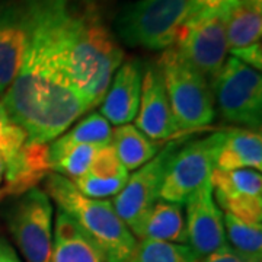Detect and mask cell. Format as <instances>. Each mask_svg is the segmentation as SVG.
I'll return each instance as SVG.
<instances>
[{"instance_id":"cell-1","label":"cell","mask_w":262,"mask_h":262,"mask_svg":"<svg viewBox=\"0 0 262 262\" xmlns=\"http://www.w3.org/2000/svg\"><path fill=\"white\" fill-rule=\"evenodd\" d=\"M20 3L27 16V46L2 103L27 133L28 143L48 144L89 111L70 66L79 8L72 0Z\"/></svg>"},{"instance_id":"cell-2","label":"cell","mask_w":262,"mask_h":262,"mask_svg":"<svg viewBox=\"0 0 262 262\" xmlns=\"http://www.w3.org/2000/svg\"><path fill=\"white\" fill-rule=\"evenodd\" d=\"M122 61V48L94 6L79 8L70 66L76 88L89 111L101 105Z\"/></svg>"},{"instance_id":"cell-3","label":"cell","mask_w":262,"mask_h":262,"mask_svg":"<svg viewBox=\"0 0 262 262\" xmlns=\"http://www.w3.org/2000/svg\"><path fill=\"white\" fill-rule=\"evenodd\" d=\"M47 195L64 213L73 217L95 244L101 248L106 262H131L137 239L117 214L113 203L83 195L70 179L58 173L46 178Z\"/></svg>"},{"instance_id":"cell-4","label":"cell","mask_w":262,"mask_h":262,"mask_svg":"<svg viewBox=\"0 0 262 262\" xmlns=\"http://www.w3.org/2000/svg\"><path fill=\"white\" fill-rule=\"evenodd\" d=\"M188 18V0H137L122 8L114 22L130 47L165 51L173 47Z\"/></svg>"},{"instance_id":"cell-5","label":"cell","mask_w":262,"mask_h":262,"mask_svg":"<svg viewBox=\"0 0 262 262\" xmlns=\"http://www.w3.org/2000/svg\"><path fill=\"white\" fill-rule=\"evenodd\" d=\"M158 66L179 131L195 130L211 124L215 117L214 101L206 77L188 63L177 47L165 50Z\"/></svg>"},{"instance_id":"cell-6","label":"cell","mask_w":262,"mask_h":262,"mask_svg":"<svg viewBox=\"0 0 262 262\" xmlns=\"http://www.w3.org/2000/svg\"><path fill=\"white\" fill-rule=\"evenodd\" d=\"M213 96L223 120L259 131L262 122V77L237 58H226L211 80Z\"/></svg>"},{"instance_id":"cell-7","label":"cell","mask_w":262,"mask_h":262,"mask_svg":"<svg viewBox=\"0 0 262 262\" xmlns=\"http://www.w3.org/2000/svg\"><path fill=\"white\" fill-rule=\"evenodd\" d=\"M10 233L27 262H50L53 246V206L46 191L24 192L9 213Z\"/></svg>"},{"instance_id":"cell-8","label":"cell","mask_w":262,"mask_h":262,"mask_svg":"<svg viewBox=\"0 0 262 262\" xmlns=\"http://www.w3.org/2000/svg\"><path fill=\"white\" fill-rule=\"evenodd\" d=\"M177 48L207 80H213L229 53L225 10L188 16L177 38Z\"/></svg>"},{"instance_id":"cell-9","label":"cell","mask_w":262,"mask_h":262,"mask_svg":"<svg viewBox=\"0 0 262 262\" xmlns=\"http://www.w3.org/2000/svg\"><path fill=\"white\" fill-rule=\"evenodd\" d=\"M179 143H169L166 147L128 177L125 185L115 195L113 206L124 225L137 237L141 223L153 206L160 200V188L168 163Z\"/></svg>"},{"instance_id":"cell-10","label":"cell","mask_w":262,"mask_h":262,"mask_svg":"<svg viewBox=\"0 0 262 262\" xmlns=\"http://www.w3.org/2000/svg\"><path fill=\"white\" fill-rule=\"evenodd\" d=\"M213 162L207 139L187 143L175 150L160 188V200L185 206L189 195L211 177Z\"/></svg>"},{"instance_id":"cell-11","label":"cell","mask_w":262,"mask_h":262,"mask_svg":"<svg viewBox=\"0 0 262 262\" xmlns=\"http://www.w3.org/2000/svg\"><path fill=\"white\" fill-rule=\"evenodd\" d=\"M210 179L217 206L244 222L262 225L261 172L253 169H213Z\"/></svg>"},{"instance_id":"cell-12","label":"cell","mask_w":262,"mask_h":262,"mask_svg":"<svg viewBox=\"0 0 262 262\" xmlns=\"http://www.w3.org/2000/svg\"><path fill=\"white\" fill-rule=\"evenodd\" d=\"M187 206V245L201 259L227 244L223 211L215 203L208 178L189 195Z\"/></svg>"},{"instance_id":"cell-13","label":"cell","mask_w":262,"mask_h":262,"mask_svg":"<svg viewBox=\"0 0 262 262\" xmlns=\"http://www.w3.org/2000/svg\"><path fill=\"white\" fill-rule=\"evenodd\" d=\"M134 120L136 127L155 141L169 140L181 133L169 105L158 63L149 61L143 64L140 105Z\"/></svg>"},{"instance_id":"cell-14","label":"cell","mask_w":262,"mask_h":262,"mask_svg":"<svg viewBox=\"0 0 262 262\" xmlns=\"http://www.w3.org/2000/svg\"><path fill=\"white\" fill-rule=\"evenodd\" d=\"M208 141L213 169L215 170L253 169L261 172V131L230 128L210 136Z\"/></svg>"},{"instance_id":"cell-15","label":"cell","mask_w":262,"mask_h":262,"mask_svg":"<svg viewBox=\"0 0 262 262\" xmlns=\"http://www.w3.org/2000/svg\"><path fill=\"white\" fill-rule=\"evenodd\" d=\"M27 46V16L20 0H0V98L19 72Z\"/></svg>"},{"instance_id":"cell-16","label":"cell","mask_w":262,"mask_h":262,"mask_svg":"<svg viewBox=\"0 0 262 262\" xmlns=\"http://www.w3.org/2000/svg\"><path fill=\"white\" fill-rule=\"evenodd\" d=\"M143 63L139 58L125 60L115 72L101 102V115L115 127L130 124L140 105Z\"/></svg>"},{"instance_id":"cell-17","label":"cell","mask_w":262,"mask_h":262,"mask_svg":"<svg viewBox=\"0 0 262 262\" xmlns=\"http://www.w3.org/2000/svg\"><path fill=\"white\" fill-rule=\"evenodd\" d=\"M50 262H106V258L75 219L58 210Z\"/></svg>"},{"instance_id":"cell-18","label":"cell","mask_w":262,"mask_h":262,"mask_svg":"<svg viewBox=\"0 0 262 262\" xmlns=\"http://www.w3.org/2000/svg\"><path fill=\"white\" fill-rule=\"evenodd\" d=\"M50 170L48 144L27 141L18 158L5 168V189L8 194L22 195L47 178Z\"/></svg>"},{"instance_id":"cell-19","label":"cell","mask_w":262,"mask_h":262,"mask_svg":"<svg viewBox=\"0 0 262 262\" xmlns=\"http://www.w3.org/2000/svg\"><path fill=\"white\" fill-rule=\"evenodd\" d=\"M182 207L159 200L143 220L137 237L187 245V226Z\"/></svg>"},{"instance_id":"cell-20","label":"cell","mask_w":262,"mask_h":262,"mask_svg":"<svg viewBox=\"0 0 262 262\" xmlns=\"http://www.w3.org/2000/svg\"><path fill=\"white\" fill-rule=\"evenodd\" d=\"M111 144L127 170H136L151 160L160 149L159 141L149 139L136 125L124 124L113 130Z\"/></svg>"},{"instance_id":"cell-21","label":"cell","mask_w":262,"mask_h":262,"mask_svg":"<svg viewBox=\"0 0 262 262\" xmlns=\"http://www.w3.org/2000/svg\"><path fill=\"white\" fill-rule=\"evenodd\" d=\"M223 10H225L226 39H227L229 51L261 42V12L246 6L239 0H234L232 5H229Z\"/></svg>"},{"instance_id":"cell-22","label":"cell","mask_w":262,"mask_h":262,"mask_svg":"<svg viewBox=\"0 0 262 262\" xmlns=\"http://www.w3.org/2000/svg\"><path fill=\"white\" fill-rule=\"evenodd\" d=\"M101 146L67 143L57 137L48 144V162L50 169L64 178L75 181L83 177L91 166L95 155Z\"/></svg>"},{"instance_id":"cell-23","label":"cell","mask_w":262,"mask_h":262,"mask_svg":"<svg viewBox=\"0 0 262 262\" xmlns=\"http://www.w3.org/2000/svg\"><path fill=\"white\" fill-rule=\"evenodd\" d=\"M227 244L234 251L255 262L262 261V225L244 222L232 214H223Z\"/></svg>"},{"instance_id":"cell-24","label":"cell","mask_w":262,"mask_h":262,"mask_svg":"<svg viewBox=\"0 0 262 262\" xmlns=\"http://www.w3.org/2000/svg\"><path fill=\"white\" fill-rule=\"evenodd\" d=\"M131 262H200V258L185 244L141 239Z\"/></svg>"},{"instance_id":"cell-25","label":"cell","mask_w":262,"mask_h":262,"mask_svg":"<svg viewBox=\"0 0 262 262\" xmlns=\"http://www.w3.org/2000/svg\"><path fill=\"white\" fill-rule=\"evenodd\" d=\"M113 128L111 124L99 113L89 114L80 120L69 133L60 136L61 140L77 144H94V146H108L111 144Z\"/></svg>"},{"instance_id":"cell-26","label":"cell","mask_w":262,"mask_h":262,"mask_svg":"<svg viewBox=\"0 0 262 262\" xmlns=\"http://www.w3.org/2000/svg\"><path fill=\"white\" fill-rule=\"evenodd\" d=\"M27 141V133L10 118L0 99V156L5 168L18 158Z\"/></svg>"},{"instance_id":"cell-27","label":"cell","mask_w":262,"mask_h":262,"mask_svg":"<svg viewBox=\"0 0 262 262\" xmlns=\"http://www.w3.org/2000/svg\"><path fill=\"white\" fill-rule=\"evenodd\" d=\"M86 173L101 179L128 178V170L122 166L113 144L103 146L98 150Z\"/></svg>"},{"instance_id":"cell-28","label":"cell","mask_w":262,"mask_h":262,"mask_svg":"<svg viewBox=\"0 0 262 262\" xmlns=\"http://www.w3.org/2000/svg\"><path fill=\"white\" fill-rule=\"evenodd\" d=\"M230 54L234 58H237L239 61H242L244 64L252 67L255 70H261L262 69V47L261 42L252 44L249 47L239 48V50H232Z\"/></svg>"},{"instance_id":"cell-29","label":"cell","mask_w":262,"mask_h":262,"mask_svg":"<svg viewBox=\"0 0 262 262\" xmlns=\"http://www.w3.org/2000/svg\"><path fill=\"white\" fill-rule=\"evenodd\" d=\"M234 0H188V16L219 12L232 5Z\"/></svg>"},{"instance_id":"cell-30","label":"cell","mask_w":262,"mask_h":262,"mask_svg":"<svg viewBox=\"0 0 262 262\" xmlns=\"http://www.w3.org/2000/svg\"><path fill=\"white\" fill-rule=\"evenodd\" d=\"M200 262H255L249 258L244 256L242 253L234 251L233 248L229 244H225L222 248H219L217 251L207 255L204 258H201Z\"/></svg>"},{"instance_id":"cell-31","label":"cell","mask_w":262,"mask_h":262,"mask_svg":"<svg viewBox=\"0 0 262 262\" xmlns=\"http://www.w3.org/2000/svg\"><path fill=\"white\" fill-rule=\"evenodd\" d=\"M0 262H20L13 248L3 237H0Z\"/></svg>"},{"instance_id":"cell-32","label":"cell","mask_w":262,"mask_h":262,"mask_svg":"<svg viewBox=\"0 0 262 262\" xmlns=\"http://www.w3.org/2000/svg\"><path fill=\"white\" fill-rule=\"evenodd\" d=\"M239 2L249 6V8H252V9L258 10V12L262 10V0H239Z\"/></svg>"},{"instance_id":"cell-33","label":"cell","mask_w":262,"mask_h":262,"mask_svg":"<svg viewBox=\"0 0 262 262\" xmlns=\"http://www.w3.org/2000/svg\"><path fill=\"white\" fill-rule=\"evenodd\" d=\"M3 179H5V162L0 156V184L3 182Z\"/></svg>"},{"instance_id":"cell-34","label":"cell","mask_w":262,"mask_h":262,"mask_svg":"<svg viewBox=\"0 0 262 262\" xmlns=\"http://www.w3.org/2000/svg\"><path fill=\"white\" fill-rule=\"evenodd\" d=\"M6 194H8V192H6V189H5V188H3V189H0V201L3 200V196L6 195Z\"/></svg>"}]
</instances>
